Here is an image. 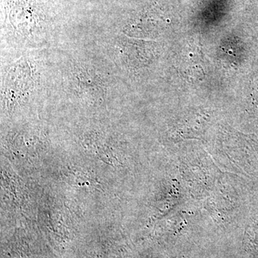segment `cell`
I'll use <instances>...</instances> for the list:
<instances>
[{"instance_id":"6da1fadb","label":"cell","mask_w":258,"mask_h":258,"mask_svg":"<svg viewBox=\"0 0 258 258\" xmlns=\"http://www.w3.org/2000/svg\"><path fill=\"white\" fill-rule=\"evenodd\" d=\"M118 88L116 69L91 42L75 37L51 49L49 104L107 108L118 98Z\"/></svg>"},{"instance_id":"7a4b0ae2","label":"cell","mask_w":258,"mask_h":258,"mask_svg":"<svg viewBox=\"0 0 258 258\" xmlns=\"http://www.w3.org/2000/svg\"><path fill=\"white\" fill-rule=\"evenodd\" d=\"M50 50H1L2 108L16 111L49 104Z\"/></svg>"}]
</instances>
